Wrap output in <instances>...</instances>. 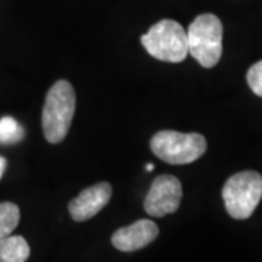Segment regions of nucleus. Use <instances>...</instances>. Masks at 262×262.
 I'll list each match as a JSON object with an SVG mask.
<instances>
[{
    "label": "nucleus",
    "mask_w": 262,
    "mask_h": 262,
    "mask_svg": "<svg viewBox=\"0 0 262 262\" xmlns=\"http://www.w3.org/2000/svg\"><path fill=\"white\" fill-rule=\"evenodd\" d=\"M182 185L173 175H160L153 181L144 200V210L149 215L163 217L175 213L181 206Z\"/></svg>",
    "instance_id": "nucleus-6"
},
{
    "label": "nucleus",
    "mask_w": 262,
    "mask_h": 262,
    "mask_svg": "<svg viewBox=\"0 0 262 262\" xmlns=\"http://www.w3.org/2000/svg\"><path fill=\"white\" fill-rule=\"evenodd\" d=\"M24 137H25V130L15 118L3 117L0 120V143L2 144L18 143Z\"/></svg>",
    "instance_id": "nucleus-11"
},
{
    "label": "nucleus",
    "mask_w": 262,
    "mask_h": 262,
    "mask_svg": "<svg viewBox=\"0 0 262 262\" xmlns=\"http://www.w3.org/2000/svg\"><path fill=\"white\" fill-rule=\"evenodd\" d=\"M151 151L166 163L187 165L200 159L207 150L204 136L198 133H179L163 130L153 136L150 141Z\"/></svg>",
    "instance_id": "nucleus-4"
},
{
    "label": "nucleus",
    "mask_w": 262,
    "mask_h": 262,
    "mask_svg": "<svg viewBox=\"0 0 262 262\" xmlns=\"http://www.w3.org/2000/svg\"><path fill=\"white\" fill-rule=\"evenodd\" d=\"M248 83L253 91V94L262 98V60L255 63L248 72Z\"/></svg>",
    "instance_id": "nucleus-12"
},
{
    "label": "nucleus",
    "mask_w": 262,
    "mask_h": 262,
    "mask_svg": "<svg viewBox=\"0 0 262 262\" xmlns=\"http://www.w3.org/2000/svg\"><path fill=\"white\" fill-rule=\"evenodd\" d=\"M146 169H147V172H151V170H153V163H149V165L146 166Z\"/></svg>",
    "instance_id": "nucleus-14"
},
{
    "label": "nucleus",
    "mask_w": 262,
    "mask_h": 262,
    "mask_svg": "<svg viewBox=\"0 0 262 262\" xmlns=\"http://www.w3.org/2000/svg\"><path fill=\"white\" fill-rule=\"evenodd\" d=\"M222 195L227 213L236 220H245L261 201L262 177L253 170L239 172L227 179Z\"/></svg>",
    "instance_id": "nucleus-5"
},
{
    "label": "nucleus",
    "mask_w": 262,
    "mask_h": 262,
    "mask_svg": "<svg viewBox=\"0 0 262 262\" xmlns=\"http://www.w3.org/2000/svg\"><path fill=\"white\" fill-rule=\"evenodd\" d=\"M6 159L3 158V156H0V179L3 177V173H5V170H6Z\"/></svg>",
    "instance_id": "nucleus-13"
},
{
    "label": "nucleus",
    "mask_w": 262,
    "mask_h": 262,
    "mask_svg": "<svg viewBox=\"0 0 262 262\" xmlns=\"http://www.w3.org/2000/svg\"><path fill=\"white\" fill-rule=\"evenodd\" d=\"M76 111V94L67 80H58L48 91L42 110V130L48 143L57 144L69 133Z\"/></svg>",
    "instance_id": "nucleus-1"
},
{
    "label": "nucleus",
    "mask_w": 262,
    "mask_h": 262,
    "mask_svg": "<svg viewBox=\"0 0 262 262\" xmlns=\"http://www.w3.org/2000/svg\"><path fill=\"white\" fill-rule=\"evenodd\" d=\"M113 187L108 182H99L83 189L69 204V213L76 222H86L96 215L110 203Z\"/></svg>",
    "instance_id": "nucleus-7"
},
{
    "label": "nucleus",
    "mask_w": 262,
    "mask_h": 262,
    "mask_svg": "<svg viewBox=\"0 0 262 262\" xmlns=\"http://www.w3.org/2000/svg\"><path fill=\"white\" fill-rule=\"evenodd\" d=\"M188 53L203 67H214L223 53V25L213 13L196 16L187 31Z\"/></svg>",
    "instance_id": "nucleus-2"
},
{
    "label": "nucleus",
    "mask_w": 262,
    "mask_h": 262,
    "mask_svg": "<svg viewBox=\"0 0 262 262\" xmlns=\"http://www.w3.org/2000/svg\"><path fill=\"white\" fill-rule=\"evenodd\" d=\"M20 211L13 203H0V239L9 236L19 225Z\"/></svg>",
    "instance_id": "nucleus-10"
},
{
    "label": "nucleus",
    "mask_w": 262,
    "mask_h": 262,
    "mask_svg": "<svg viewBox=\"0 0 262 262\" xmlns=\"http://www.w3.org/2000/svg\"><path fill=\"white\" fill-rule=\"evenodd\" d=\"M141 44L150 56L162 61L181 63L188 56L187 31L172 19H163L155 24L141 37Z\"/></svg>",
    "instance_id": "nucleus-3"
},
{
    "label": "nucleus",
    "mask_w": 262,
    "mask_h": 262,
    "mask_svg": "<svg viewBox=\"0 0 262 262\" xmlns=\"http://www.w3.org/2000/svg\"><path fill=\"white\" fill-rule=\"evenodd\" d=\"M159 234V227L151 220H137L136 223L118 229L113 234V245L122 252H134L150 245Z\"/></svg>",
    "instance_id": "nucleus-8"
},
{
    "label": "nucleus",
    "mask_w": 262,
    "mask_h": 262,
    "mask_svg": "<svg viewBox=\"0 0 262 262\" xmlns=\"http://www.w3.org/2000/svg\"><path fill=\"white\" fill-rule=\"evenodd\" d=\"M29 253L28 242L19 234L0 239V262H27Z\"/></svg>",
    "instance_id": "nucleus-9"
}]
</instances>
